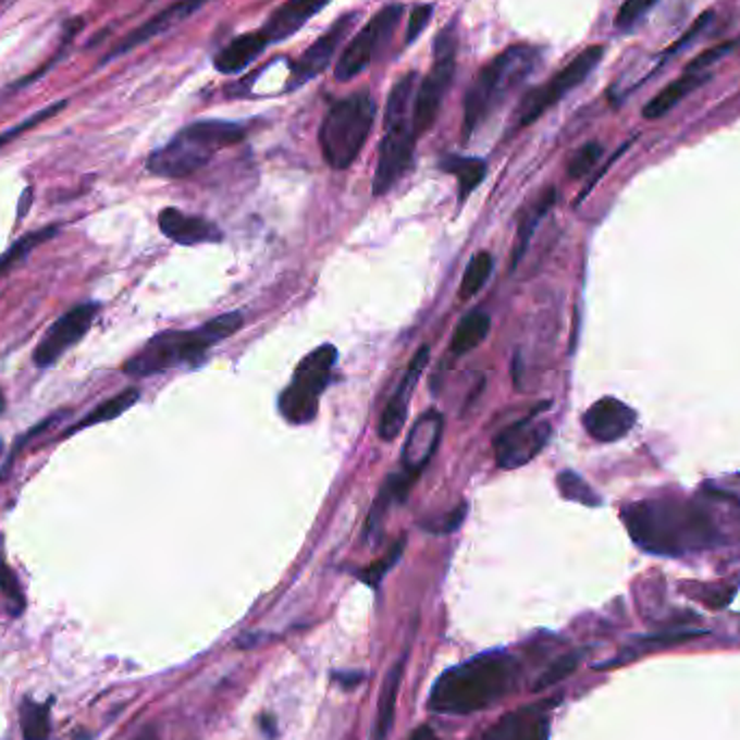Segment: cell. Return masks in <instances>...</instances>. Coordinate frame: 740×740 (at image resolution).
<instances>
[{
  "instance_id": "6da1fadb",
  "label": "cell",
  "mask_w": 740,
  "mask_h": 740,
  "mask_svg": "<svg viewBox=\"0 0 740 740\" xmlns=\"http://www.w3.org/2000/svg\"><path fill=\"white\" fill-rule=\"evenodd\" d=\"M621 520L632 542L652 555H682L717 542V529L704 509L669 498L632 503Z\"/></svg>"
},
{
  "instance_id": "7a4b0ae2",
  "label": "cell",
  "mask_w": 740,
  "mask_h": 740,
  "mask_svg": "<svg viewBox=\"0 0 740 740\" xmlns=\"http://www.w3.org/2000/svg\"><path fill=\"white\" fill-rule=\"evenodd\" d=\"M518 661L490 652L448 669L433 684L429 708L442 715H470L503 700L518 682Z\"/></svg>"
},
{
  "instance_id": "3957f363",
  "label": "cell",
  "mask_w": 740,
  "mask_h": 740,
  "mask_svg": "<svg viewBox=\"0 0 740 740\" xmlns=\"http://www.w3.org/2000/svg\"><path fill=\"white\" fill-rule=\"evenodd\" d=\"M542 61L538 48L520 44L509 46L481 67L464 100V141H468L505 100L533 76Z\"/></svg>"
},
{
  "instance_id": "277c9868",
  "label": "cell",
  "mask_w": 740,
  "mask_h": 740,
  "mask_svg": "<svg viewBox=\"0 0 740 740\" xmlns=\"http://www.w3.org/2000/svg\"><path fill=\"white\" fill-rule=\"evenodd\" d=\"M418 89V74H403L387 96L383 137L379 144V159L372 178V193L383 195L396 185L411 168L416 148V126H414V100Z\"/></svg>"
},
{
  "instance_id": "5b68a950",
  "label": "cell",
  "mask_w": 740,
  "mask_h": 740,
  "mask_svg": "<svg viewBox=\"0 0 740 740\" xmlns=\"http://www.w3.org/2000/svg\"><path fill=\"white\" fill-rule=\"evenodd\" d=\"M240 325H243L240 312H227L217 319H210L208 323L195 330L161 332L124 365V372L131 377H152L176 367L195 365L199 358L206 356L208 349L236 334Z\"/></svg>"
},
{
  "instance_id": "8992f818",
  "label": "cell",
  "mask_w": 740,
  "mask_h": 740,
  "mask_svg": "<svg viewBox=\"0 0 740 740\" xmlns=\"http://www.w3.org/2000/svg\"><path fill=\"white\" fill-rule=\"evenodd\" d=\"M245 139V128L232 122L203 120L188 124L163 148L148 157V172L159 178H188L206 168L221 150Z\"/></svg>"
},
{
  "instance_id": "52a82bcc",
  "label": "cell",
  "mask_w": 740,
  "mask_h": 740,
  "mask_svg": "<svg viewBox=\"0 0 740 740\" xmlns=\"http://www.w3.org/2000/svg\"><path fill=\"white\" fill-rule=\"evenodd\" d=\"M377 102L367 94L343 98L330 107L319 128V146L332 170L351 168L369 141Z\"/></svg>"
},
{
  "instance_id": "ba28073f",
  "label": "cell",
  "mask_w": 740,
  "mask_h": 740,
  "mask_svg": "<svg viewBox=\"0 0 740 740\" xmlns=\"http://www.w3.org/2000/svg\"><path fill=\"white\" fill-rule=\"evenodd\" d=\"M336 362L338 349L334 345H321L297 365L291 383L278 398L280 414L291 424H308L317 418L321 396L332 381Z\"/></svg>"
},
{
  "instance_id": "9c48e42d",
  "label": "cell",
  "mask_w": 740,
  "mask_h": 740,
  "mask_svg": "<svg viewBox=\"0 0 740 740\" xmlns=\"http://www.w3.org/2000/svg\"><path fill=\"white\" fill-rule=\"evenodd\" d=\"M457 20H451L433 41V65L416 89L414 100V126L418 137L433 128L442 102L451 89L457 67Z\"/></svg>"
},
{
  "instance_id": "30bf717a",
  "label": "cell",
  "mask_w": 740,
  "mask_h": 740,
  "mask_svg": "<svg viewBox=\"0 0 740 740\" xmlns=\"http://www.w3.org/2000/svg\"><path fill=\"white\" fill-rule=\"evenodd\" d=\"M602 59H604V46H589L580 54H576L560 72H556L555 76L551 81H546L542 87H535L529 94H525V98L520 100L518 113H516L518 126L520 128L531 126L544 113H548L569 91L580 87L591 76V72L600 65Z\"/></svg>"
},
{
  "instance_id": "8fae6325",
  "label": "cell",
  "mask_w": 740,
  "mask_h": 740,
  "mask_svg": "<svg viewBox=\"0 0 740 740\" xmlns=\"http://www.w3.org/2000/svg\"><path fill=\"white\" fill-rule=\"evenodd\" d=\"M403 13H405L403 4H387L372 15L369 24L347 44V48L341 52L336 61V78L341 83H347L360 76L383 52L394 30L398 28Z\"/></svg>"
},
{
  "instance_id": "7c38bea8",
  "label": "cell",
  "mask_w": 740,
  "mask_h": 740,
  "mask_svg": "<svg viewBox=\"0 0 740 740\" xmlns=\"http://www.w3.org/2000/svg\"><path fill=\"white\" fill-rule=\"evenodd\" d=\"M553 435L551 422L529 416L505 427L494 440L496 464L503 470H518L531 464L548 444Z\"/></svg>"
},
{
  "instance_id": "4fadbf2b",
  "label": "cell",
  "mask_w": 740,
  "mask_h": 740,
  "mask_svg": "<svg viewBox=\"0 0 740 740\" xmlns=\"http://www.w3.org/2000/svg\"><path fill=\"white\" fill-rule=\"evenodd\" d=\"M360 20V11L343 13L293 65H291V78H288V91H295L304 87L308 81L323 74L332 61L336 59V52L345 44L347 35L354 30V26Z\"/></svg>"
},
{
  "instance_id": "5bb4252c",
  "label": "cell",
  "mask_w": 740,
  "mask_h": 740,
  "mask_svg": "<svg viewBox=\"0 0 740 740\" xmlns=\"http://www.w3.org/2000/svg\"><path fill=\"white\" fill-rule=\"evenodd\" d=\"M98 312H100L98 304H81V306L72 308L70 312H65L61 319H57L48 328L44 338L37 343V347L33 351V362L39 369L52 367L67 349H72L74 345H78L85 338V334L91 330Z\"/></svg>"
},
{
  "instance_id": "9a60e30c",
  "label": "cell",
  "mask_w": 740,
  "mask_h": 740,
  "mask_svg": "<svg viewBox=\"0 0 740 740\" xmlns=\"http://www.w3.org/2000/svg\"><path fill=\"white\" fill-rule=\"evenodd\" d=\"M429 354L431 349L427 345H422L416 356L411 358V362L407 365V369L403 372L400 377V383L398 387L394 390V394L387 398L385 403V409L379 418V437L385 440V442H392L405 427V418H407V409H409V400H411V394L422 377V372L427 369L429 365Z\"/></svg>"
},
{
  "instance_id": "2e32d148",
  "label": "cell",
  "mask_w": 740,
  "mask_h": 740,
  "mask_svg": "<svg viewBox=\"0 0 740 740\" xmlns=\"http://www.w3.org/2000/svg\"><path fill=\"white\" fill-rule=\"evenodd\" d=\"M442 431H444V416L437 409H427L422 416H418L400 451L403 470L418 477L427 468L431 457L435 455L440 440H442Z\"/></svg>"
},
{
  "instance_id": "e0dca14e",
  "label": "cell",
  "mask_w": 740,
  "mask_h": 740,
  "mask_svg": "<svg viewBox=\"0 0 740 740\" xmlns=\"http://www.w3.org/2000/svg\"><path fill=\"white\" fill-rule=\"evenodd\" d=\"M637 422V411L619 398L606 396L595 400L582 416L587 433L597 442H617L626 437Z\"/></svg>"
},
{
  "instance_id": "ac0fdd59",
  "label": "cell",
  "mask_w": 740,
  "mask_h": 740,
  "mask_svg": "<svg viewBox=\"0 0 740 740\" xmlns=\"http://www.w3.org/2000/svg\"><path fill=\"white\" fill-rule=\"evenodd\" d=\"M208 2H210V0H178V2L170 4L168 9H163L161 13H157L152 20H148L146 24H141L139 28H135L133 33H128V35L113 48V52H109V54L102 59V63L113 61V59H118V57H122V54L135 50L137 46H141V44H146V41H150V39H155V37L168 33L170 28H174V26H178L181 22L188 20L195 11H199V9L206 7Z\"/></svg>"
},
{
  "instance_id": "d6986e66",
  "label": "cell",
  "mask_w": 740,
  "mask_h": 740,
  "mask_svg": "<svg viewBox=\"0 0 740 740\" xmlns=\"http://www.w3.org/2000/svg\"><path fill=\"white\" fill-rule=\"evenodd\" d=\"M332 0H286L278 7L271 17L260 28L264 41L278 44L293 37L304 24H308L319 11H323Z\"/></svg>"
},
{
  "instance_id": "ffe728a7",
  "label": "cell",
  "mask_w": 740,
  "mask_h": 740,
  "mask_svg": "<svg viewBox=\"0 0 740 740\" xmlns=\"http://www.w3.org/2000/svg\"><path fill=\"white\" fill-rule=\"evenodd\" d=\"M159 227L170 240H174L178 245H186V247L201 245V243H219L223 238L221 230L212 221H208L203 217L186 214L178 208L161 210Z\"/></svg>"
},
{
  "instance_id": "44dd1931",
  "label": "cell",
  "mask_w": 740,
  "mask_h": 740,
  "mask_svg": "<svg viewBox=\"0 0 740 740\" xmlns=\"http://www.w3.org/2000/svg\"><path fill=\"white\" fill-rule=\"evenodd\" d=\"M551 726L544 706H529L505 715L481 740H548Z\"/></svg>"
},
{
  "instance_id": "7402d4cb",
  "label": "cell",
  "mask_w": 740,
  "mask_h": 740,
  "mask_svg": "<svg viewBox=\"0 0 740 740\" xmlns=\"http://www.w3.org/2000/svg\"><path fill=\"white\" fill-rule=\"evenodd\" d=\"M713 78L711 72H687L676 78L674 83H669L667 87H663L643 109V118L645 120H661L665 118L674 107H678L687 96H691L695 89H700L704 83H708Z\"/></svg>"
},
{
  "instance_id": "603a6c76",
  "label": "cell",
  "mask_w": 740,
  "mask_h": 740,
  "mask_svg": "<svg viewBox=\"0 0 740 740\" xmlns=\"http://www.w3.org/2000/svg\"><path fill=\"white\" fill-rule=\"evenodd\" d=\"M267 46L269 44L264 41L260 30L238 35L219 50V54L214 57V67L221 74H236L249 67L267 50Z\"/></svg>"
},
{
  "instance_id": "cb8c5ba5",
  "label": "cell",
  "mask_w": 740,
  "mask_h": 740,
  "mask_svg": "<svg viewBox=\"0 0 740 740\" xmlns=\"http://www.w3.org/2000/svg\"><path fill=\"white\" fill-rule=\"evenodd\" d=\"M416 479H418L416 474L403 470V472L390 474L383 481V485H381V490H379V494H377V498H374V503L370 507L367 533H365L367 538H372L381 529V522H383L385 514L392 509V505H398V503L407 501V494H409V490H411Z\"/></svg>"
},
{
  "instance_id": "d4e9b609",
  "label": "cell",
  "mask_w": 740,
  "mask_h": 740,
  "mask_svg": "<svg viewBox=\"0 0 740 740\" xmlns=\"http://www.w3.org/2000/svg\"><path fill=\"white\" fill-rule=\"evenodd\" d=\"M490 325H492V319L485 310L468 312L455 328V334L451 341V354L466 356L472 349H477L488 338Z\"/></svg>"
},
{
  "instance_id": "484cf974",
  "label": "cell",
  "mask_w": 740,
  "mask_h": 740,
  "mask_svg": "<svg viewBox=\"0 0 740 740\" xmlns=\"http://www.w3.org/2000/svg\"><path fill=\"white\" fill-rule=\"evenodd\" d=\"M139 396H141V392H139L137 387H126L124 392L115 394L113 398L100 403V405H98L96 409H91L83 420H78L76 424H72V427L63 433V437H67V435H72V433H76V431H83V429H89V427H96V424L111 422V420L120 418L122 414H126V411L139 400Z\"/></svg>"
},
{
  "instance_id": "4316f807",
  "label": "cell",
  "mask_w": 740,
  "mask_h": 740,
  "mask_svg": "<svg viewBox=\"0 0 740 740\" xmlns=\"http://www.w3.org/2000/svg\"><path fill=\"white\" fill-rule=\"evenodd\" d=\"M440 170L455 176L459 183V197L461 201L468 199V195L483 183L488 174V165L481 159L474 157H459V155H448L440 159Z\"/></svg>"
},
{
  "instance_id": "83f0119b",
  "label": "cell",
  "mask_w": 740,
  "mask_h": 740,
  "mask_svg": "<svg viewBox=\"0 0 740 740\" xmlns=\"http://www.w3.org/2000/svg\"><path fill=\"white\" fill-rule=\"evenodd\" d=\"M555 201L556 190L555 188H548V190L542 193V197H540V199L527 210V214L522 217L520 227H518V240H516V249H514V260H511L514 269L518 267L520 258L525 256V251H527V247H529V243H531V236H533L538 223L542 221V217H546V212L555 206Z\"/></svg>"
},
{
  "instance_id": "f1b7e54d",
  "label": "cell",
  "mask_w": 740,
  "mask_h": 740,
  "mask_svg": "<svg viewBox=\"0 0 740 740\" xmlns=\"http://www.w3.org/2000/svg\"><path fill=\"white\" fill-rule=\"evenodd\" d=\"M400 678H403V661L394 665V669L387 674L381 702H379V713H377V728H374V740H385L392 730L394 721V706H396V695L400 689Z\"/></svg>"
},
{
  "instance_id": "f546056e",
  "label": "cell",
  "mask_w": 740,
  "mask_h": 740,
  "mask_svg": "<svg viewBox=\"0 0 740 740\" xmlns=\"http://www.w3.org/2000/svg\"><path fill=\"white\" fill-rule=\"evenodd\" d=\"M24 740H48L50 737V702L37 704L26 700L20 708Z\"/></svg>"
},
{
  "instance_id": "4dcf8cb0",
  "label": "cell",
  "mask_w": 740,
  "mask_h": 740,
  "mask_svg": "<svg viewBox=\"0 0 740 740\" xmlns=\"http://www.w3.org/2000/svg\"><path fill=\"white\" fill-rule=\"evenodd\" d=\"M492 269H494V256L490 251H479L468 262V269L461 280V288H459V299L461 301L472 299L485 286L488 278L492 275Z\"/></svg>"
},
{
  "instance_id": "1f68e13d",
  "label": "cell",
  "mask_w": 740,
  "mask_h": 740,
  "mask_svg": "<svg viewBox=\"0 0 740 740\" xmlns=\"http://www.w3.org/2000/svg\"><path fill=\"white\" fill-rule=\"evenodd\" d=\"M556 488L565 501L584 505V507H600L602 498L595 494V490L576 472L563 470L556 477Z\"/></svg>"
},
{
  "instance_id": "d6a6232c",
  "label": "cell",
  "mask_w": 740,
  "mask_h": 740,
  "mask_svg": "<svg viewBox=\"0 0 740 740\" xmlns=\"http://www.w3.org/2000/svg\"><path fill=\"white\" fill-rule=\"evenodd\" d=\"M57 225H50V227H41V230H37V232H33V234H26V236H22L17 243H13L2 256H0V275H4L7 271H11L13 267H17L37 245H41V243H46L48 238H52L54 234H57Z\"/></svg>"
},
{
  "instance_id": "836d02e7",
  "label": "cell",
  "mask_w": 740,
  "mask_h": 740,
  "mask_svg": "<svg viewBox=\"0 0 740 740\" xmlns=\"http://www.w3.org/2000/svg\"><path fill=\"white\" fill-rule=\"evenodd\" d=\"M580 663V654L578 652H571V654H565L560 658H556L555 663L540 676L538 684H535V691H544V689H551L558 684L560 680H565L567 676H571L576 671Z\"/></svg>"
},
{
  "instance_id": "e575fe53",
  "label": "cell",
  "mask_w": 740,
  "mask_h": 740,
  "mask_svg": "<svg viewBox=\"0 0 740 740\" xmlns=\"http://www.w3.org/2000/svg\"><path fill=\"white\" fill-rule=\"evenodd\" d=\"M602 152H604L602 146L595 144V141L582 146V148L571 157V161H569V165H567V176H569L571 181L584 178V176L595 168V163L600 161Z\"/></svg>"
},
{
  "instance_id": "d590c367",
  "label": "cell",
  "mask_w": 740,
  "mask_h": 740,
  "mask_svg": "<svg viewBox=\"0 0 740 740\" xmlns=\"http://www.w3.org/2000/svg\"><path fill=\"white\" fill-rule=\"evenodd\" d=\"M65 100H61V102H57V104H52V107H46V109H41L39 113H35V115H30V118H26L22 124H17V126H13V128H9V131H4V133H0V150L4 148V146H9L13 139H17L20 135H24L26 131H30V128H35V126H39L41 122H46V120H50L52 115H57L59 111H63L65 109Z\"/></svg>"
},
{
  "instance_id": "8d00e7d4",
  "label": "cell",
  "mask_w": 740,
  "mask_h": 740,
  "mask_svg": "<svg viewBox=\"0 0 740 740\" xmlns=\"http://www.w3.org/2000/svg\"><path fill=\"white\" fill-rule=\"evenodd\" d=\"M0 591L7 595V600L13 604V613L20 615L24 608V593L22 587L17 582V576L9 569V565L4 563L2 556V546H0Z\"/></svg>"
},
{
  "instance_id": "74e56055",
  "label": "cell",
  "mask_w": 740,
  "mask_h": 740,
  "mask_svg": "<svg viewBox=\"0 0 740 740\" xmlns=\"http://www.w3.org/2000/svg\"><path fill=\"white\" fill-rule=\"evenodd\" d=\"M403 540H398L394 546H392V551L387 553V555L383 556V558H379L377 563H372V565H369V567H365L362 571H358V578L362 580V582H367V584H370V587H377L379 582H381V578L385 576V571L400 558V553H403Z\"/></svg>"
},
{
  "instance_id": "f35d334b",
  "label": "cell",
  "mask_w": 740,
  "mask_h": 740,
  "mask_svg": "<svg viewBox=\"0 0 740 740\" xmlns=\"http://www.w3.org/2000/svg\"><path fill=\"white\" fill-rule=\"evenodd\" d=\"M466 518V503H461L459 507L451 509L446 516H437V518H431V520H424L420 522V527L433 535H446V533H453L461 527Z\"/></svg>"
},
{
  "instance_id": "ab89813d",
  "label": "cell",
  "mask_w": 740,
  "mask_h": 740,
  "mask_svg": "<svg viewBox=\"0 0 740 740\" xmlns=\"http://www.w3.org/2000/svg\"><path fill=\"white\" fill-rule=\"evenodd\" d=\"M656 2H658V0H626V2L619 7L617 15H615V26H617V28H624V30L632 28L639 20L645 17V13H648Z\"/></svg>"
},
{
  "instance_id": "60d3db41",
  "label": "cell",
  "mask_w": 740,
  "mask_h": 740,
  "mask_svg": "<svg viewBox=\"0 0 740 740\" xmlns=\"http://www.w3.org/2000/svg\"><path fill=\"white\" fill-rule=\"evenodd\" d=\"M431 15H433V4H418V7H414V11L409 15V22H407L405 44H414L422 35V30L431 22Z\"/></svg>"
},
{
  "instance_id": "b9f144b4",
  "label": "cell",
  "mask_w": 740,
  "mask_h": 740,
  "mask_svg": "<svg viewBox=\"0 0 740 740\" xmlns=\"http://www.w3.org/2000/svg\"><path fill=\"white\" fill-rule=\"evenodd\" d=\"M732 48H735L732 41H724V44H719V46H715V48L702 52L700 57H695V59L689 63L687 72H708V67H711L713 63H717L719 59H724L726 54H730Z\"/></svg>"
},
{
  "instance_id": "7bdbcfd3",
  "label": "cell",
  "mask_w": 740,
  "mask_h": 740,
  "mask_svg": "<svg viewBox=\"0 0 740 740\" xmlns=\"http://www.w3.org/2000/svg\"><path fill=\"white\" fill-rule=\"evenodd\" d=\"M713 15H715L713 11H706V13H702V15H700V17L693 22V26L687 30V35H684V37H680V39H678V41H676L671 48H667V52L663 54V61H667L669 57H674V54L682 52V50H684L689 44H693V41L700 37V33L704 30V26H706V24L713 20Z\"/></svg>"
},
{
  "instance_id": "ee69618b",
  "label": "cell",
  "mask_w": 740,
  "mask_h": 740,
  "mask_svg": "<svg viewBox=\"0 0 740 740\" xmlns=\"http://www.w3.org/2000/svg\"><path fill=\"white\" fill-rule=\"evenodd\" d=\"M706 630H682V632H665V634H654V637H645L641 643L645 645H678V643H687L693 641L698 637H706Z\"/></svg>"
},
{
  "instance_id": "f6af8a7d",
  "label": "cell",
  "mask_w": 740,
  "mask_h": 740,
  "mask_svg": "<svg viewBox=\"0 0 740 740\" xmlns=\"http://www.w3.org/2000/svg\"><path fill=\"white\" fill-rule=\"evenodd\" d=\"M409 740H440L437 737H435V732L431 730V728H427V726H422V728H418L411 737H409Z\"/></svg>"
},
{
  "instance_id": "bcb514c9",
  "label": "cell",
  "mask_w": 740,
  "mask_h": 740,
  "mask_svg": "<svg viewBox=\"0 0 740 740\" xmlns=\"http://www.w3.org/2000/svg\"><path fill=\"white\" fill-rule=\"evenodd\" d=\"M30 193H33V190H30V186H28V188L22 193V199H20V212H17V214H20V217H17L20 221L24 219V214H26V208H28V203H30Z\"/></svg>"
},
{
  "instance_id": "7dc6e473",
  "label": "cell",
  "mask_w": 740,
  "mask_h": 740,
  "mask_svg": "<svg viewBox=\"0 0 740 740\" xmlns=\"http://www.w3.org/2000/svg\"><path fill=\"white\" fill-rule=\"evenodd\" d=\"M336 678H338L341 682H345L347 687H351V684H358V682L362 680V674H356V676H343V674H336Z\"/></svg>"
},
{
  "instance_id": "c3c4849f",
  "label": "cell",
  "mask_w": 740,
  "mask_h": 740,
  "mask_svg": "<svg viewBox=\"0 0 740 740\" xmlns=\"http://www.w3.org/2000/svg\"><path fill=\"white\" fill-rule=\"evenodd\" d=\"M137 740H159L157 739V732L155 730H146L141 737Z\"/></svg>"
},
{
  "instance_id": "681fc988",
  "label": "cell",
  "mask_w": 740,
  "mask_h": 740,
  "mask_svg": "<svg viewBox=\"0 0 740 740\" xmlns=\"http://www.w3.org/2000/svg\"><path fill=\"white\" fill-rule=\"evenodd\" d=\"M2 409H4V396H2V392H0V414H2Z\"/></svg>"
},
{
  "instance_id": "f907efd6",
  "label": "cell",
  "mask_w": 740,
  "mask_h": 740,
  "mask_svg": "<svg viewBox=\"0 0 740 740\" xmlns=\"http://www.w3.org/2000/svg\"><path fill=\"white\" fill-rule=\"evenodd\" d=\"M0 453H2V440H0Z\"/></svg>"
}]
</instances>
